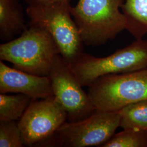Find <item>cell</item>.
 Masks as SVG:
<instances>
[{"label":"cell","mask_w":147,"mask_h":147,"mask_svg":"<svg viewBox=\"0 0 147 147\" xmlns=\"http://www.w3.org/2000/svg\"><path fill=\"white\" fill-rule=\"evenodd\" d=\"M26 1L28 24L46 30L56 43L62 57L71 66L83 53L84 44L71 16L70 0Z\"/></svg>","instance_id":"cell-1"},{"label":"cell","mask_w":147,"mask_h":147,"mask_svg":"<svg viewBox=\"0 0 147 147\" xmlns=\"http://www.w3.org/2000/svg\"><path fill=\"white\" fill-rule=\"evenodd\" d=\"M20 37L0 45V59L14 68L37 76H49L60 54L53 37L41 27L28 24Z\"/></svg>","instance_id":"cell-2"},{"label":"cell","mask_w":147,"mask_h":147,"mask_svg":"<svg viewBox=\"0 0 147 147\" xmlns=\"http://www.w3.org/2000/svg\"><path fill=\"white\" fill-rule=\"evenodd\" d=\"M124 0H79L71 13L84 44L104 45L126 30Z\"/></svg>","instance_id":"cell-3"},{"label":"cell","mask_w":147,"mask_h":147,"mask_svg":"<svg viewBox=\"0 0 147 147\" xmlns=\"http://www.w3.org/2000/svg\"><path fill=\"white\" fill-rule=\"evenodd\" d=\"M87 93L95 110L106 112L147 100V68L101 76L89 85Z\"/></svg>","instance_id":"cell-4"},{"label":"cell","mask_w":147,"mask_h":147,"mask_svg":"<svg viewBox=\"0 0 147 147\" xmlns=\"http://www.w3.org/2000/svg\"><path fill=\"white\" fill-rule=\"evenodd\" d=\"M70 67L82 87H88L105 75L147 68V41L136 39L105 57H96L83 52Z\"/></svg>","instance_id":"cell-5"},{"label":"cell","mask_w":147,"mask_h":147,"mask_svg":"<svg viewBox=\"0 0 147 147\" xmlns=\"http://www.w3.org/2000/svg\"><path fill=\"white\" fill-rule=\"evenodd\" d=\"M120 127L118 112L95 110L86 119L65 122L38 147H102Z\"/></svg>","instance_id":"cell-6"},{"label":"cell","mask_w":147,"mask_h":147,"mask_svg":"<svg viewBox=\"0 0 147 147\" xmlns=\"http://www.w3.org/2000/svg\"><path fill=\"white\" fill-rule=\"evenodd\" d=\"M49 77L53 95L65 111L68 121L83 120L94 112L88 93L83 90L71 67L61 54L55 59Z\"/></svg>","instance_id":"cell-7"},{"label":"cell","mask_w":147,"mask_h":147,"mask_svg":"<svg viewBox=\"0 0 147 147\" xmlns=\"http://www.w3.org/2000/svg\"><path fill=\"white\" fill-rule=\"evenodd\" d=\"M67 120L65 111L54 95L32 100L18 121L25 146L38 147Z\"/></svg>","instance_id":"cell-8"},{"label":"cell","mask_w":147,"mask_h":147,"mask_svg":"<svg viewBox=\"0 0 147 147\" xmlns=\"http://www.w3.org/2000/svg\"><path fill=\"white\" fill-rule=\"evenodd\" d=\"M16 93L25 94L32 100L53 95L49 76H40L11 68L0 62V93Z\"/></svg>","instance_id":"cell-9"},{"label":"cell","mask_w":147,"mask_h":147,"mask_svg":"<svg viewBox=\"0 0 147 147\" xmlns=\"http://www.w3.org/2000/svg\"><path fill=\"white\" fill-rule=\"evenodd\" d=\"M27 28L20 0H0V39L9 42Z\"/></svg>","instance_id":"cell-10"},{"label":"cell","mask_w":147,"mask_h":147,"mask_svg":"<svg viewBox=\"0 0 147 147\" xmlns=\"http://www.w3.org/2000/svg\"><path fill=\"white\" fill-rule=\"evenodd\" d=\"M121 11L126 19V30L136 39L147 34V0H124Z\"/></svg>","instance_id":"cell-11"},{"label":"cell","mask_w":147,"mask_h":147,"mask_svg":"<svg viewBox=\"0 0 147 147\" xmlns=\"http://www.w3.org/2000/svg\"><path fill=\"white\" fill-rule=\"evenodd\" d=\"M32 99L26 95L0 94V121H19Z\"/></svg>","instance_id":"cell-12"},{"label":"cell","mask_w":147,"mask_h":147,"mask_svg":"<svg viewBox=\"0 0 147 147\" xmlns=\"http://www.w3.org/2000/svg\"><path fill=\"white\" fill-rule=\"evenodd\" d=\"M118 112L122 129L147 130V100L127 105Z\"/></svg>","instance_id":"cell-13"},{"label":"cell","mask_w":147,"mask_h":147,"mask_svg":"<svg viewBox=\"0 0 147 147\" xmlns=\"http://www.w3.org/2000/svg\"><path fill=\"white\" fill-rule=\"evenodd\" d=\"M101 147H147V130L123 129L115 134Z\"/></svg>","instance_id":"cell-14"},{"label":"cell","mask_w":147,"mask_h":147,"mask_svg":"<svg viewBox=\"0 0 147 147\" xmlns=\"http://www.w3.org/2000/svg\"><path fill=\"white\" fill-rule=\"evenodd\" d=\"M25 146L18 123L0 121V147Z\"/></svg>","instance_id":"cell-15"},{"label":"cell","mask_w":147,"mask_h":147,"mask_svg":"<svg viewBox=\"0 0 147 147\" xmlns=\"http://www.w3.org/2000/svg\"><path fill=\"white\" fill-rule=\"evenodd\" d=\"M26 1H34L42 2H53V1H57V0H26Z\"/></svg>","instance_id":"cell-16"}]
</instances>
